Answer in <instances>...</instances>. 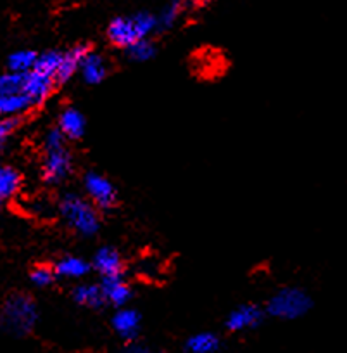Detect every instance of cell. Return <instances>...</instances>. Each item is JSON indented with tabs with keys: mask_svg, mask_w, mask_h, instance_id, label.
<instances>
[{
	"mask_svg": "<svg viewBox=\"0 0 347 353\" xmlns=\"http://www.w3.org/2000/svg\"><path fill=\"white\" fill-rule=\"evenodd\" d=\"M187 9H189V0H168L158 14L159 30L173 28Z\"/></svg>",
	"mask_w": 347,
	"mask_h": 353,
	"instance_id": "obj_20",
	"label": "cell"
},
{
	"mask_svg": "<svg viewBox=\"0 0 347 353\" xmlns=\"http://www.w3.org/2000/svg\"><path fill=\"white\" fill-rule=\"evenodd\" d=\"M56 279L57 276L54 272V267H49V265H39L30 272V283L36 288L52 286Z\"/></svg>",
	"mask_w": 347,
	"mask_h": 353,
	"instance_id": "obj_24",
	"label": "cell"
},
{
	"mask_svg": "<svg viewBox=\"0 0 347 353\" xmlns=\"http://www.w3.org/2000/svg\"><path fill=\"white\" fill-rule=\"evenodd\" d=\"M57 213L63 222L81 237H94L101 229L98 210L85 196L66 192L57 203Z\"/></svg>",
	"mask_w": 347,
	"mask_h": 353,
	"instance_id": "obj_4",
	"label": "cell"
},
{
	"mask_svg": "<svg viewBox=\"0 0 347 353\" xmlns=\"http://www.w3.org/2000/svg\"><path fill=\"white\" fill-rule=\"evenodd\" d=\"M112 331L120 336L123 341H137L142 327V315L132 307L116 308L114 315L111 317Z\"/></svg>",
	"mask_w": 347,
	"mask_h": 353,
	"instance_id": "obj_8",
	"label": "cell"
},
{
	"mask_svg": "<svg viewBox=\"0 0 347 353\" xmlns=\"http://www.w3.org/2000/svg\"><path fill=\"white\" fill-rule=\"evenodd\" d=\"M32 108L35 106L25 94L0 96V118H21Z\"/></svg>",
	"mask_w": 347,
	"mask_h": 353,
	"instance_id": "obj_19",
	"label": "cell"
},
{
	"mask_svg": "<svg viewBox=\"0 0 347 353\" xmlns=\"http://www.w3.org/2000/svg\"><path fill=\"white\" fill-rule=\"evenodd\" d=\"M159 30L158 16L149 11L135 12L130 16H118L107 25V39L112 46L127 50L135 42L151 39L152 33Z\"/></svg>",
	"mask_w": 347,
	"mask_h": 353,
	"instance_id": "obj_2",
	"label": "cell"
},
{
	"mask_svg": "<svg viewBox=\"0 0 347 353\" xmlns=\"http://www.w3.org/2000/svg\"><path fill=\"white\" fill-rule=\"evenodd\" d=\"M78 73L87 85H98L107 78L109 64L101 54L88 50V54L81 61Z\"/></svg>",
	"mask_w": 347,
	"mask_h": 353,
	"instance_id": "obj_12",
	"label": "cell"
},
{
	"mask_svg": "<svg viewBox=\"0 0 347 353\" xmlns=\"http://www.w3.org/2000/svg\"><path fill=\"white\" fill-rule=\"evenodd\" d=\"M25 74L14 73V71L0 73V96L23 94V88H25Z\"/></svg>",
	"mask_w": 347,
	"mask_h": 353,
	"instance_id": "obj_23",
	"label": "cell"
},
{
	"mask_svg": "<svg viewBox=\"0 0 347 353\" xmlns=\"http://www.w3.org/2000/svg\"><path fill=\"white\" fill-rule=\"evenodd\" d=\"M39 52L32 49H19L9 54L8 57V71H14V73H30L36 63Z\"/></svg>",
	"mask_w": 347,
	"mask_h": 353,
	"instance_id": "obj_21",
	"label": "cell"
},
{
	"mask_svg": "<svg viewBox=\"0 0 347 353\" xmlns=\"http://www.w3.org/2000/svg\"><path fill=\"white\" fill-rule=\"evenodd\" d=\"M264 314L266 312L257 307V305H240V307L233 308L228 314L227 321H224V327L230 332H244L249 331V329H256L264 321Z\"/></svg>",
	"mask_w": 347,
	"mask_h": 353,
	"instance_id": "obj_7",
	"label": "cell"
},
{
	"mask_svg": "<svg viewBox=\"0 0 347 353\" xmlns=\"http://www.w3.org/2000/svg\"><path fill=\"white\" fill-rule=\"evenodd\" d=\"M57 128L63 132L67 141H78L85 135L87 130V118L78 108H66L61 111Z\"/></svg>",
	"mask_w": 347,
	"mask_h": 353,
	"instance_id": "obj_14",
	"label": "cell"
},
{
	"mask_svg": "<svg viewBox=\"0 0 347 353\" xmlns=\"http://www.w3.org/2000/svg\"><path fill=\"white\" fill-rule=\"evenodd\" d=\"M39 315V307L32 296L25 293H14L0 308V329L9 336L23 338L35 329Z\"/></svg>",
	"mask_w": 347,
	"mask_h": 353,
	"instance_id": "obj_3",
	"label": "cell"
},
{
	"mask_svg": "<svg viewBox=\"0 0 347 353\" xmlns=\"http://www.w3.org/2000/svg\"><path fill=\"white\" fill-rule=\"evenodd\" d=\"M313 300L304 290L294 286H287L278 290L268 300L266 314L280 321H295L301 319L311 310Z\"/></svg>",
	"mask_w": 347,
	"mask_h": 353,
	"instance_id": "obj_5",
	"label": "cell"
},
{
	"mask_svg": "<svg viewBox=\"0 0 347 353\" xmlns=\"http://www.w3.org/2000/svg\"><path fill=\"white\" fill-rule=\"evenodd\" d=\"M90 261L85 260L83 256H76V254H64L54 265V272H56L57 277L71 281L83 279L90 272Z\"/></svg>",
	"mask_w": 347,
	"mask_h": 353,
	"instance_id": "obj_15",
	"label": "cell"
},
{
	"mask_svg": "<svg viewBox=\"0 0 347 353\" xmlns=\"http://www.w3.org/2000/svg\"><path fill=\"white\" fill-rule=\"evenodd\" d=\"M213 0H189V8H206Z\"/></svg>",
	"mask_w": 347,
	"mask_h": 353,
	"instance_id": "obj_27",
	"label": "cell"
},
{
	"mask_svg": "<svg viewBox=\"0 0 347 353\" xmlns=\"http://www.w3.org/2000/svg\"><path fill=\"white\" fill-rule=\"evenodd\" d=\"M21 125V118H0V148L12 137Z\"/></svg>",
	"mask_w": 347,
	"mask_h": 353,
	"instance_id": "obj_25",
	"label": "cell"
},
{
	"mask_svg": "<svg viewBox=\"0 0 347 353\" xmlns=\"http://www.w3.org/2000/svg\"><path fill=\"white\" fill-rule=\"evenodd\" d=\"M118 353H161L159 350L152 348V346L144 345V343L138 341H130L123 346Z\"/></svg>",
	"mask_w": 347,
	"mask_h": 353,
	"instance_id": "obj_26",
	"label": "cell"
},
{
	"mask_svg": "<svg viewBox=\"0 0 347 353\" xmlns=\"http://www.w3.org/2000/svg\"><path fill=\"white\" fill-rule=\"evenodd\" d=\"M56 87L57 83L52 77L40 73L36 70H32L30 73L25 74V88H23V94L28 96L33 106L36 108L49 99L50 94L54 92Z\"/></svg>",
	"mask_w": 347,
	"mask_h": 353,
	"instance_id": "obj_9",
	"label": "cell"
},
{
	"mask_svg": "<svg viewBox=\"0 0 347 353\" xmlns=\"http://www.w3.org/2000/svg\"><path fill=\"white\" fill-rule=\"evenodd\" d=\"M128 59L134 63H147L156 57V43L151 39H144L135 42L127 49Z\"/></svg>",
	"mask_w": 347,
	"mask_h": 353,
	"instance_id": "obj_22",
	"label": "cell"
},
{
	"mask_svg": "<svg viewBox=\"0 0 347 353\" xmlns=\"http://www.w3.org/2000/svg\"><path fill=\"white\" fill-rule=\"evenodd\" d=\"M73 300L80 307L87 308H102L105 305L104 294H102L101 284L81 283L73 288Z\"/></svg>",
	"mask_w": 347,
	"mask_h": 353,
	"instance_id": "obj_17",
	"label": "cell"
},
{
	"mask_svg": "<svg viewBox=\"0 0 347 353\" xmlns=\"http://www.w3.org/2000/svg\"><path fill=\"white\" fill-rule=\"evenodd\" d=\"M21 173L14 166L0 163V208L4 206V203L18 194L21 189Z\"/></svg>",
	"mask_w": 347,
	"mask_h": 353,
	"instance_id": "obj_16",
	"label": "cell"
},
{
	"mask_svg": "<svg viewBox=\"0 0 347 353\" xmlns=\"http://www.w3.org/2000/svg\"><path fill=\"white\" fill-rule=\"evenodd\" d=\"M220 348V336L209 331L196 332L183 343V352L185 353H216Z\"/></svg>",
	"mask_w": 347,
	"mask_h": 353,
	"instance_id": "obj_18",
	"label": "cell"
},
{
	"mask_svg": "<svg viewBox=\"0 0 347 353\" xmlns=\"http://www.w3.org/2000/svg\"><path fill=\"white\" fill-rule=\"evenodd\" d=\"M88 50H90V47L85 46V43H78V46L71 47V49L63 50V59H61L59 71H57L56 77L57 85L67 83L78 73L81 61L87 56Z\"/></svg>",
	"mask_w": 347,
	"mask_h": 353,
	"instance_id": "obj_13",
	"label": "cell"
},
{
	"mask_svg": "<svg viewBox=\"0 0 347 353\" xmlns=\"http://www.w3.org/2000/svg\"><path fill=\"white\" fill-rule=\"evenodd\" d=\"M98 284H101L105 303L112 305L116 308L127 307L130 303L132 296H134V291H132L130 284L123 279V276L102 277Z\"/></svg>",
	"mask_w": 347,
	"mask_h": 353,
	"instance_id": "obj_10",
	"label": "cell"
},
{
	"mask_svg": "<svg viewBox=\"0 0 347 353\" xmlns=\"http://www.w3.org/2000/svg\"><path fill=\"white\" fill-rule=\"evenodd\" d=\"M92 269L97 270L101 277L123 276V258L120 251L112 246H102L92 258Z\"/></svg>",
	"mask_w": 347,
	"mask_h": 353,
	"instance_id": "obj_11",
	"label": "cell"
},
{
	"mask_svg": "<svg viewBox=\"0 0 347 353\" xmlns=\"http://www.w3.org/2000/svg\"><path fill=\"white\" fill-rule=\"evenodd\" d=\"M85 198L97 210H111L118 201V191L107 176L98 172H87L83 176Z\"/></svg>",
	"mask_w": 347,
	"mask_h": 353,
	"instance_id": "obj_6",
	"label": "cell"
},
{
	"mask_svg": "<svg viewBox=\"0 0 347 353\" xmlns=\"http://www.w3.org/2000/svg\"><path fill=\"white\" fill-rule=\"evenodd\" d=\"M73 154L67 149V139L57 127L50 128L43 137V182L52 188L64 184L73 173Z\"/></svg>",
	"mask_w": 347,
	"mask_h": 353,
	"instance_id": "obj_1",
	"label": "cell"
}]
</instances>
